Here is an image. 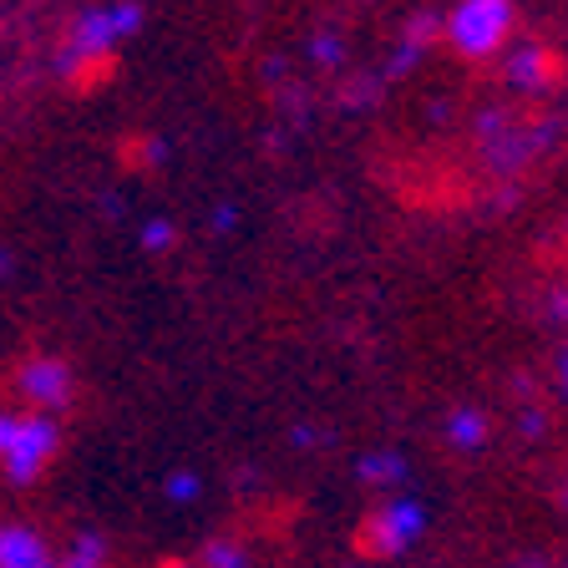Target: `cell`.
I'll use <instances>...</instances> for the list:
<instances>
[{
	"instance_id": "obj_1",
	"label": "cell",
	"mask_w": 568,
	"mask_h": 568,
	"mask_svg": "<svg viewBox=\"0 0 568 568\" xmlns=\"http://www.w3.org/2000/svg\"><path fill=\"white\" fill-rule=\"evenodd\" d=\"M138 26H142L138 0H118V6H92V11H82L67 36V47L57 51V77H67V82L87 77L102 57H112L118 41L138 36Z\"/></svg>"
},
{
	"instance_id": "obj_7",
	"label": "cell",
	"mask_w": 568,
	"mask_h": 568,
	"mask_svg": "<svg viewBox=\"0 0 568 568\" xmlns=\"http://www.w3.org/2000/svg\"><path fill=\"white\" fill-rule=\"evenodd\" d=\"M503 77H508V87H518V92H538V87H548V57L544 47H513L508 57H503Z\"/></svg>"
},
{
	"instance_id": "obj_17",
	"label": "cell",
	"mask_w": 568,
	"mask_h": 568,
	"mask_svg": "<svg viewBox=\"0 0 568 568\" xmlns=\"http://www.w3.org/2000/svg\"><path fill=\"white\" fill-rule=\"evenodd\" d=\"M11 437H16V416H11V412H0V457H6Z\"/></svg>"
},
{
	"instance_id": "obj_5",
	"label": "cell",
	"mask_w": 568,
	"mask_h": 568,
	"mask_svg": "<svg viewBox=\"0 0 568 568\" xmlns=\"http://www.w3.org/2000/svg\"><path fill=\"white\" fill-rule=\"evenodd\" d=\"M21 390H26V402H36L47 416L61 412V406H71V366L67 361H51V355H36V361L21 366Z\"/></svg>"
},
{
	"instance_id": "obj_8",
	"label": "cell",
	"mask_w": 568,
	"mask_h": 568,
	"mask_svg": "<svg viewBox=\"0 0 568 568\" xmlns=\"http://www.w3.org/2000/svg\"><path fill=\"white\" fill-rule=\"evenodd\" d=\"M355 477H361V483H376V487H406L412 467H406L402 452H366V457L355 462Z\"/></svg>"
},
{
	"instance_id": "obj_4",
	"label": "cell",
	"mask_w": 568,
	"mask_h": 568,
	"mask_svg": "<svg viewBox=\"0 0 568 568\" xmlns=\"http://www.w3.org/2000/svg\"><path fill=\"white\" fill-rule=\"evenodd\" d=\"M426 528V508L416 503V497H390L386 508L371 518V548H376L381 558H402L406 548L422 538Z\"/></svg>"
},
{
	"instance_id": "obj_3",
	"label": "cell",
	"mask_w": 568,
	"mask_h": 568,
	"mask_svg": "<svg viewBox=\"0 0 568 568\" xmlns=\"http://www.w3.org/2000/svg\"><path fill=\"white\" fill-rule=\"evenodd\" d=\"M51 452H57V422H51L47 412L36 416H16V437L11 447H6V477H11L16 487L36 483V473L51 462Z\"/></svg>"
},
{
	"instance_id": "obj_9",
	"label": "cell",
	"mask_w": 568,
	"mask_h": 568,
	"mask_svg": "<svg viewBox=\"0 0 568 568\" xmlns=\"http://www.w3.org/2000/svg\"><path fill=\"white\" fill-rule=\"evenodd\" d=\"M447 437H452V447H462V452L487 447V412L483 406H457V412L447 416Z\"/></svg>"
},
{
	"instance_id": "obj_2",
	"label": "cell",
	"mask_w": 568,
	"mask_h": 568,
	"mask_svg": "<svg viewBox=\"0 0 568 568\" xmlns=\"http://www.w3.org/2000/svg\"><path fill=\"white\" fill-rule=\"evenodd\" d=\"M508 31H513V0H457L452 16L442 21V36L473 61L503 51Z\"/></svg>"
},
{
	"instance_id": "obj_13",
	"label": "cell",
	"mask_w": 568,
	"mask_h": 568,
	"mask_svg": "<svg viewBox=\"0 0 568 568\" xmlns=\"http://www.w3.org/2000/svg\"><path fill=\"white\" fill-rule=\"evenodd\" d=\"M310 57L320 61V67H335V61L345 57V47H341V36H331V31H320L315 41H310Z\"/></svg>"
},
{
	"instance_id": "obj_16",
	"label": "cell",
	"mask_w": 568,
	"mask_h": 568,
	"mask_svg": "<svg viewBox=\"0 0 568 568\" xmlns=\"http://www.w3.org/2000/svg\"><path fill=\"white\" fill-rule=\"evenodd\" d=\"M518 432H523V437H538V432H544V412H523Z\"/></svg>"
},
{
	"instance_id": "obj_18",
	"label": "cell",
	"mask_w": 568,
	"mask_h": 568,
	"mask_svg": "<svg viewBox=\"0 0 568 568\" xmlns=\"http://www.w3.org/2000/svg\"><path fill=\"white\" fill-rule=\"evenodd\" d=\"M11 270H16V254H11V248H0V280H6Z\"/></svg>"
},
{
	"instance_id": "obj_6",
	"label": "cell",
	"mask_w": 568,
	"mask_h": 568,
	"mask_svg": "<svg viewBox=\"0 0 568 568\" xmlns=\"http://www.w3.org/2000/svg\"><path fill=\"white\" fill-rule=\"evenodd\" d=\"M0 568H57V558L26 523H0Z\"/></svg>"
},
{
	"instance_id": "obj_19",
	"label": "cell",
	"mask_w": 568,
	"mask_h": 568,
	"mask_svg": "<svg viewBox=\"0 0 568 568\" xmlns=\"http://www.w3.org/2000/svg\"><path fill=\"white\" fill-rule=\"evenodd\" d=\"M168 568H189V564H168Z\"/></svg>"
},
{
	"instance_id": "obj_10",
	"label": "cell",
	"mask_w": 568,
	"mask_h": 568,
	"mask_svg": "<svg viewBox=\"0 0 568 568\" xmlns=\"http://www.w3.org/2000/svg\"><path fill=\"white\" fill-rule=\"evenodd\" d=\"M102 538L97 532H82L77 544H71V554L67 558H57V568H102Z\"/></svg>"
},
{
	"instance_id": "obj_14",
	"label": "cell",
	"mask_w": 568,
	"mask_h": 568,
	"mask_svg": "<svg viewBox=\"0 0 568 568\" xmlns=\"http://www.w3.org/2000/svg\"><path fill=\"white\" fill-rule=\"evenodd\" d=\"M163 493L173 497V503H193V497H199V477H193V473H173Z\"/></svg>"
},
{
	"instance_id": "obj_15",
	"label": "cell",
	"mask_w": 568,
	"mask_h": 568,
	"mask_svg": "<svg viewBox=\"0 0 568 568\" xmlns=\"http://www.w3.org/2000/svg\"><path fill=\"white\" fill-rule=\"evenodd\" d=\"M209 224L219 229V234H229V229L239 224V209H234V203H219V209H213V219H209Z\"/></svg>"
},
{
	"instance_id": "obj_12",
	"label": "cell",
	"mask_w": 568,
	"mask_h": 568,
	"mask_svg": "<svg viewBox=\"0 0 568 568\" xmlns=\"http://www.w3.org/2000/svg\"><path fill=\"white\" fill-rule=\"evenodd\" d=\"M248 554L239 544H229V538H213L209 548H203V568H244Z\"/></svg>"
},
{
	"instance_id": "obj_11",
	"label": "cell",
	"mask_w": 568,
	"mask_h": 568,
	"mask_svg": "<svg viewBox=\"0 0 568 568\" xmlns=\"http://www.w3.org/2000/svg\"><path fill=\"white\" fill-rule=\"evenodd\" d=\"M173 239H178V229H173V219H148V224L138 229V244L148 248V254H163V248H173Z\"/></svg>"
}]
</instances>
